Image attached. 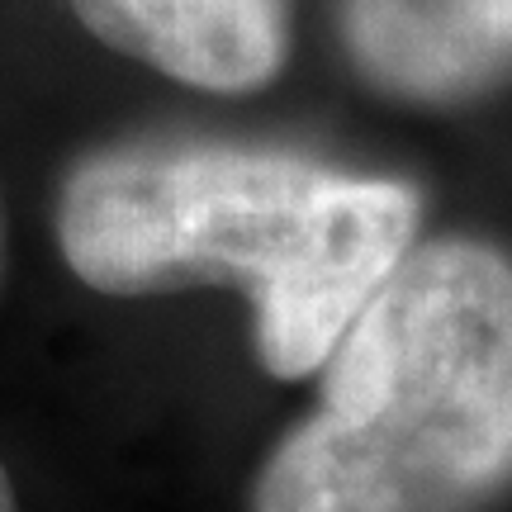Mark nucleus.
<instances>
[{
  "instance_id": "nucleus-5",
  "label": "nucleus",
  "mask_w": 512,
  "mask_h": 512,
  "mask_svg": "<svg viewBox=\"0 0 512 512\" xmlns=\"http://www.w3.org/2000/svg\"><path fill=\"white\" fill-rule=\"evenodd\" d=\"M0 512H19L15 489H10V475H5V465H0Z\"/></svg>"
},
{
  "instance_id": "nucleus-3",
  "label": "nucleus",
  "mask_w": 512,
  "mask_h": 512,
  "mask_svg": "<svg viewBox=\"0 0 512 512\" xmlns=\"http://www.w3.org/2000/svg\"><path fill=\"white\" fill-rule=\"evenodd\" d=\"M342 48L389 100L470 105L508 81L512 0H342Z\"/></svg>"
},
{
  "instance_id": "nucleus-1",
  "label": "nucleus",
  "mask_w": 512,
  "mask_h": 512,
  "mask_svg": "<svg viewBox=\"0 0 512 512\" xmlns=\"http://www.w3.org/2000/svg\"><path fill=\"white\" fill-rule=\"evenodd\" d=\"M418 214L408 181L285 147L119 143L67 171L57 242L100 294L242 290L261 366L304 380L413 247Z\"/></svg>"
},
{
  "instance_id": "nucleus-6",
  "label": "nucleus",
  "mask_w": 512,
  "mask_h": 512,
  "mask_svg": "<svg viewBox=\"0 0 512 512\" xmlns=\"http://www.w3.org/2000/svg\"><path fill=\"white\" fill-rule=\"evenodd\" d=\"M0 266H5V219H0Z\"/></svg>"
},
{
  "instance_id": "nucleus-2",
  "label": "nucleus",
  "mask_w": 512,
  "mask_h": 512,
  "mask_svg": "<svg viewBox=\"0 0 512 512\" xmlns=\"http://www.w3.org/2000/svg\"><path fill=\"white\" fill-rule=\"evenodd\" d=\"M323 403L252 512H484L512 475V275L475 238L408 247L323 356Z\"/></svg>"
},
{
  "instance_id": "nucleus-4",
  "label": "nucleus",
  "mask_w": 512,
  "mask_h": 512,
  "mask_svg": "<svg viewBox=\"0 0 512 512\" xmlns=\"http://www.w3.org/2000/svg\"><path fill=\"white\" fill-rule=\"evenodd\" d=\"M105 48L209 95H252L285 72L290 0H67Z\"/></svg>"
}]
</instances>
